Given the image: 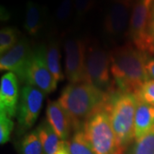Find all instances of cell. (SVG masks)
I'll return each instance as SVG.
<instances>
[{
    "label": "cell",
    "mask_w": 154,
    "mask_h": 154,
    "mask_svg": "<svg viewBox=\"0 0 154 154\" xmlns=\"http://www.w3.org/2000/svg\"><path fill=\"white\" fill-rule=\"evenodd\" d=\"M20 99L18 77L12 72L5 73L0 82V112L9 117L17 115Z\"/></svg>",
    "instance_id": "12"
},
{
    "label": "cell",
    "mask_w": 154,
    "mask_h": 154,
    "mask_svg": "<svg viewBox=\"0 0 154 154\" xmlns=\"http://www.w3.org/2000/svg\"><path fill=\"white\" fill-rule=\"evenodd\" d=\"M18 152L19 154H44L37 130H33L24 135L19 143Z\"/></svg>",
    "instance_id": "18"
},
{
    "label": "cell",
    "mask_w": 154,
    "mask_h": 154,
    "mask_svg": "<svg viewBox=\"0 0 154 154\" xmlns=\"http://www.w3.org/2000/svg\"><path fill=\"white\" fill-rule=\"evenodd\" d=\"M53 154H70L69 150V141L66 140L64 144L63 145V146L58 149L55 153Z\"/></svg>",
    "instance_id": "27"
},
{
    "label": "cell",
    "mask_w": 154,
    "mask_h": 154,
    "mask_svg": "<svg viewBox=\"0 0 154 154\" xmlns=\"http://www.w3.org/2000/svg\"><path fill=\"white\" fill-rule=\"evenodd\" d=\"M150 31L151 34L152 36L154 39V5L152 7V15H151V22H150Z\"/></svg>",
    "instance_id": "28"
},
{
    "label": "cell",
    "mask_w": 154,
    "mask_h": 154,
    "mask_svg": "<svg viewBox=\"0 0 154 154\" xmlns=\"http://www.w3.org/2000/svg\"><path fill=\"white\" fill-rule=\"evenodd\" d=\"M88 41L69 36L64 40V71L69 83L84 82Z\"/></svg>",
    "instance_id": "9"
},
{
    "label": "cell",
    "mask_w": 154,
    "mask_h": 154,
    "mask_svg": "<svg viewBox=\"0 0 154 154\" xmlns=\"http://www.w3.org/2000/svg\"><path fill=\"white\" fill-rule=\"evenodd\" d=\"M96 0H74L75 21L82 20L94 7Z\"/></svg>",
    "instance_id": "24"
},
{
    "label": "cell",
    "mask_w": 154,
    "mask_h": 154,
    "mask_svg": "<svg viewBox=\"0 0 154 154\" xmlns=\"http://www.w3.org/2000/svg\"><path fill=\"white\" fill-rule=\"evenodd\" d=\"M110 95L87 82L69 83L57 101L67 112L75 132L82 129L87 120L105 105Z\"/></svg>",
    "instance_id": "2"
},
{
    "label": "cell",
    "mask_w": 154,
    "mask_h": 154,
    "mask_svg": "<svg viewBox=\"0 0 154 154\" xmlns=\"http://www.w3.org/2000/svg\"><path fill=\"white\" fill-rule=\"evenodd\" d=\"M138 98L154 106V80H148L137 94Z\"/></svg>",
    "instance_id": "25"
},
{
    "label": "cell",
    "mask_w": 154,
    "mask_h": 154,
    "mask_svg": "<svg viewBox=\"0 0 154 154\" xmlns=\"http://www.w3.org/2000/svg\"><path fill=\"white\" fill-rule=\"evenodd\" d=\"M146 71L148 75L149 80H154V57L146 54L145 61Z\"/></svg>",
    "instance_id": "26"
},
{
    "label": "cell",
    "mask_w": 154,
    "mask_h": 154,
    "mask_svg": "<svg viewBox=\"0 0 154 154\" xmlns=\"http://www.w3.org/2000/svg\"><path fill=\"white\" fill-rule=\"evenodd\" d=\"M131 154H154V128L135 140Z\"/></svg>",
    "instance_id": "21"
},
{
    "label": "cell",
    "mask_w": 154,
    "mask_h": 154,
    "mask_svg": "<svg viewBox=\"0 0 154 154\" xmlns=\"http://www.w3.org/2000/svg\"><path fill=\"white\" fill-rule=\"evenodd\" d=\"M69 150L70 154H96L86 137L83 129L75 132L69 141Z\"/></svg>",
    "instance_id": "19"
},
{
    "label": "cell",
    "mask_w": 154,
    "mask_h": 154,
    "mask_svg": "<svg viewBox=\"0 0 154 154\" xmlns=\"http://www.w3.org/2000/svg\"><path fill=\"white\" fill-rule=\"evenodd\" d=\"M154 0H136L132 6L128 35L138 50L154 56V39L150 31L151 15Z\"/></svg>",
    "instance_id": "6"
},
{
    "label": "cell",
    "mask_w": 154,
    "mask_h": 154,
    "mask_svg": "<svg viewBox=\"0 0 154 154\" xmlns=\"http://www.w3.org/2000/svg\"><path fill=\"white\" fill-rule=\"evenodd\" d=\"M154 128V106L138 98L134 118L135 140L142 137Z\"/></svg>",
    "instance_id": "15"
},
{
    "label": "cell",
    "mask_w": 154,
    "mask_h": 154,
    "mask_svg": "<svg viewBox=\"0 0 154 154\" xmlns=\"http://www.w3.org/2000/svg\"><path fill=\"white\" fill-rule=\"evenodd\" d=\"M84 82L108 94L117 92L110 74V51H107L96 40L88 41Z\"/></svg>",
    "instance_id": "4"
},
{
    "label": "cell",
    "mask_w": 154,
    "mask_h": 154,
    "mask_svg": "<svg viewBox=\"0 0 154 154\" xmlns=\"http://www.w3.org/2000/svg\"><path fill=\"white\" fill-rule=\"evenodd\" d=\"M14 128V122L11 117L0 112V143L4 145L10 140L11 134Z\"/></svg>",
    "instance_id": "23"
},
{
    "label": "cell",
    "mask_w": 154,
    "mask_h": 154,
    "mask_svg": "<svg viewBox=\"0 0 154 154\" xmlns=\"http://www.w3.org/2000/svg\"><path fill=\"white\" fill-rule=\"evenodd\" d=\"M46 17L47 11L45 6L33 1H28L26 5L23 24L27 33L32 36H36L44 28Z\"/></svg>",
    "instance_id": "14"
},
{
    "label": "cell",
    "mask_w": 154,
    "mask_h": 154,
    "mask_svg": "<svg viewBox=\"0 0 154 154\" xmlns=\"http://www.w3.org/2000/svg\"><path fill=\"white\" fill-rule=\"evenodd\" d=\"M118 1H122V2H124V3H127V4H130V5H134V3L136 0H118Z\"/></svg>",
    "instance_id": "29"
},
{
    "label": "cell",
    "mask_w": 154,
    "mask_h": 154,
    "mask_svg": "<svg viewBox=\"0 0 154 154\" xmlns=\"http://www.w3.org/2000/svg\"><path fill=\"white\" fill-rule=\"evenodd\" d=\"M82 129L96 154L123 153L117 145L105 104L88 118Z\"/></svg>",
    "instance_id": "5"
},
{
    "label": "cell",
    "mask_w": 154,
    "mask_h": 154,
    "mask_svg": "<svg viewBox=\"0 0 154 154\" xmlns=\"http://www.w3.org/2000/svg\"><path fill=\"white\" fill-rule=\"evenodd\" d=\"M121 154H123V153H121Z\"/></svg>",
    "instance_id": "30"
},
{
    "label": "cell",
    "mask_w": 154,
    "mask_h": 154,
    "mask_svg": "<svg viewBox=\"0 0 154 154\" xmlns=\"http://www.w3.org/2000/svg\"><path fill=\"white\" fill-rule=\"evenodd\" d=\"M137 104L136 95L119 91L110 94L105 103L117 145L122 151L132 142L134 138L135 139L134 118Z\"/></svg>",
    "instance_id": "3"
},
{
    "label": "cell",
    "mask_w": 154,
    "mask_h": 154,
    "mask_svg": "<svg viewBox=\"0 0 154 154\" xmlns=\"http://www.w3.org/2000/svg\"><path fill=\"white\" fill-rule=\"evenodd\" d=\"M33 51L28 38L22 37L11 50L2 54L0 69L14 73L22 81Z\"/></svg>",
    "instance_id": "11"
},
{
    "label": "cell",
    "mask_w": 154,
    "mask_h": 154,
    "mask_svg": "<svg viewBox=\"0 0 154 154\" xmlns=\"http://www.w3.org/2000/svg\"><path fill=\"white\" fill-rule=\"evenodd\" d=\"M20 32L16 28L5 27L0 31V52L1 55L11 50L19 41Z\"/></svg>",
    "instance_id": "20"
},
{
    "label": "cell",
    "mask_w": 154,
    "mask_h": 154,
    "mask_svg": "<svg viewBox=\"0 0 154 154\" xmlns=\"http://www.w3.org/2000/svg\"><path fill=\"white\" fill-rule=\"evenodd\" d=\"M110 74L117 91L137 95L149 80L145 67L146 54L128 42L110 51Z\"/></svg>",
    "instance_id": "1"
},
{
    "label": "cell",
    "mask_w": 154,
    "mask_h": 154,
    "mask_svg": "<svg viewBox=\"0 0 154 154\" xmlns=\"http://www.w3.org/2000/svg\"><path fill=\"white\" fill-rule=\"evenodd\" d=\"M45 94L40 89L30 86H23L20 91L17 107V132L22 134L35 124L41 111Z\"/></svg>",
    "instance_id": "8"
},
{
    "label": "cell",
    "mask_w": 154,
    "mask_h": 154,
    "mask_svg": "<svg viewBox=\"0 0 154 154\" xmlns=\"http://www.w3.org/2000/svg\"><path fill=\"white\" fill-rule=\"evenodd\" d=\"M36 130L42 143L44 154L55 153L66 141L61 140L47 120L41 122Z\"/></svg>",
    "instance_id": "17"
},
{
    "label": "cell",
    "mask_w": 154,
    "mask_h": 154,
    "mask_svg": "<svg viewBox=\"0 0 154 154\" xmlns=\"http://www.w3.org/2000/svg\"><path fill=\"white\" fill-rule=\"evenodd\" d=\"M75 14L74 0H62L55 13L56 21L58 24L64 25Z\"/></svg>",
    "instance_id": "22"
},
{
    "label": "cell",
    "mask_w": 154,
    "mask_h": 154,
    "mask_svg": "<svg viewBox=\"0 0 154 154\" xmlns=\"http://www.w3.org/2000/svg\"><path fill=\"white\" fill-rule=\"evenodd\" d=\"M45 55L47 66L56 82L58 83L63 81L65 75L63 72L61 65L60 42L56 38L50 39L45 44Z\"/></svg>",
    "instance_id": "16"
},
{
    "label": "cell",
    "mask_w": 154,
    "mask_h": 154,
    "mask_svg": "<svg viewBox=\"0 0 154 154\" xmlns=\"http://www.w3.org/2000/svg\"><path fill=\"white\" fill-rule=\"evenodd\" d=\"M133 5L118 0L110 4L104 20L105 33L111 38H119L128 32Z\"/></svg>",
    "instance_id": "10"
},
{
    "label": "cell",
    "mask_w": 154,
    "mask_h": 154,
    "mask_svg": "<svg viewBox=\"0 0 154 154\" xmlns=\"http://www.w3.org/2000/svg\"><path fill=\"white\" fill-rule=\"evenodd\" d=\"M46 120L62 140H67L73 129L71 121L58 101H49L46 107Z\"/></svg>",
    "instance_id": "13"
},
{
    "label": "cell",
    "mask_w": 154,
    "mask_h": 154,
    "mask_svg": "<svg viewBox=\"0 0 154 154\" xmlns=\"http://www.w3.org/2000/svg\"><path fill=\"white\" fill-rule=\"evenodd\" d=\"M22 82L40 89L45 94L54 92L57 82L47 66L45 55V44L39 45L33 51Z\"/></svg>",
    "instance_id": "7"
}]
</instances>
